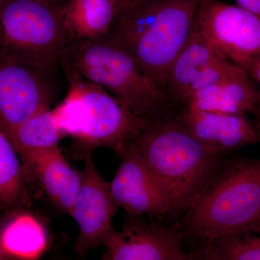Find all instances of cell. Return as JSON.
I'll use <instances>...</instances> for the list:
<instances>
[{
	"mask_svg": "<svg viewBox=\"0 0 260 260\" xmlns=\"http://www.w3.org/2000/svg\"><path fill=\"white\" fill-rule=\"evenodd\" d=\"M200 2L133 0L116 10L108 35L165 92L169 70L191 37Z\"/></svg>",
	"mask_w": 260,
	"mask_h": 260,
	"instance_id": "cell-2",
	"label": "cell"
},
{
	"mask_svg": "<svg viewBox=\"0 0 260 260\" xmlns=\"http://www.w3.org/2000/svg\"><path fill=\"white\" fill-rule=\"evenodd\" d=\"M119 156L120 164L110 183L119 206L133 217L162 219L173 215L167 189L139 152L128 143Z\"/></svg>",
	"mask_w": 260,
	"mask_h": 260,
	"instance_id": "cell-9",
	"label": "cell"
},
{
	"mask_svg": "<svg viewBox=\"0 0 260 260\" xmlns=\"http://www.w3.org/2000/svg\"><path fill=\"white\" fill-rule=\"evenodd\" d=\"M59 64L63 70L74 72L105 88L145 121L178 111L133 56L108 34L70 43Z\"/></svg>",
	"mask_w": 260,
	"mask_h": 260,
	"instance_id": "cell-3",
	"label": "cell"
},
{
	"mask_svg": "<svg viewBox=\"0 0 260 260\" xmlns=\"http://www.w3.org/2000/svg\"><path fill=\"white\" fill-rule=\"evenodd\" d=\"M185 260H218L213 254L206 243L202 242L201 245L196 246L188 252Z\"/></svg>",
	"mask_w": 260,
	"mask_h": 260,
	"instance_id": "cell-21",
	"label": "cell"
},
{
	"mask_svg": "<svg viewBox=\"0 0 260 260\" xmlns=\"http://www.w3.org/2000/svg\"><path fill=\"white\" fill-rule=\"evenodd\" d=\"M54 0H3L1 60L48 70L59 63L70 41L63 24V8Z\"/></svg>",
	"mask_w": 260,
	"mask_h": 260,
	"instance_id": "cell-6",
	"label": "cell"
},
{
	"mask_svg": "<svg viewBox=\"0 0 260 260\" xmlns=\"http://www.w3.org/2000/svg\"><path fill=\"white\" fill-rule=\"evenodd\" d=\"M5 135L17 152L54 148L65 137L50 107L36 113L16 129Z\"/></svg>",
	"mask_w": 260,
	"mask_h": 260,
	"instance_id": "cell-19",
	"label": "cell"
},
{
	"mask_svg": "<svg viewBox=\"0 0 260 260\" xmlns=\"http://www.w3.org/2000/svg\"><path fill=\"white\" fill-rule=\"evenodd\" d=\"M182 229L160 222L130 221L115 231L102 260H185Z\"/></svg>",
	"mask_w": 260,
	"mask_h": 260,
	"instance_id": "cell-12",
	"label": "cell"
},
{
	"mask_svg": "<svg viewBox=\"0 0 260 260\" xmlns=\"http://www.w3.org/2000/svg\"><path fill=\"white\" fill-rule=\"evenodd\" d=\"M54 1L57 2L59 1V0H54Z\"/></svg>",
	"mask_w": 260,
	"mask_h": 260,
	"instance_id": "cell-29",
	"label": "cell"
},
{
	"mask_svg": "<svg viewBox=\"0 0 260 260\" xmlns=\"http://www.w3.org/2000/svg\"><path fill=\"white\" fill-rule=\"evenodd\" d=\"M192 32L244 70L260 56V18L237 5L200 0Z\"/></svg>",
	"mask_w": 260,
	"mask_h": 260,
	"instance_id": "cell-7",
	"label": "cell"
},
{
	"mask_svg": "<svg viewBox=\"0 0 260 260\" xmlns=\"http://www.w3.org/2000/svg\"><path fill=\"white\" fill-rule=\"evenodd\" d=\"M252 114L254 116V126H255L258 133H259L260 135V98L257 107H256L255 111H254Z\"/></svg>",
	"mask_w": 260,
	"mask_h": 260,
	"instance_id": "cell-25",
	"label": "cell"
},
{
	"mask_svg": "<svg viewBox=\"0 0 260 260\" xmlns=\"http://www.w3.org/2000/svg\"><path fill=\"white\" fill-rule=\"evenodd\" d=\"M113 0H71L62 10L63 24L70 42L93 40L110 31L116 13Z\"/></svg>",
	"mask_w": 260,
	"mask_h": 260,
	"instance_id": "cell-17",
	"label": "cell"
},
{
	"mask_svg": "<svg viewBox=\"0 0 260 260\" xmlns=\"http://www.w3.org/2000/svg\"><path fill=\"white\" fill-rule=\"evenodd\" d=\"M236 5L260 18V0H235Z\"/></svg>",
	"mask_w": 260,
	"mask_h": 260,
	"instance_id": "cell-23",
	"label": "cell"
},
{
	"mask_svg": "<svg viewBox=\"0 0 260 260\" xmlns=\"http://www.w3.org/2000/svg\"><path fill=\"white\" fill-rule=\"evenodd\" d=\"M246 73L213 50L194 32L173 63L165 92L178 110L191 94L225 78Z\"/></svg>",
	"mask_w": 260,
	"mask_h": 260,
	"instance_id": "cell-10",
	"label": "cell"
},
{
	"mask_svg": "<svg viewBox=\"0 0 260 260\" xmlns=\"http://www.w3.org/2000/svg\"><path fill=\"white\" fill-rule=\"evenodd\" d=\"M64 71L68 93L52 109L61 133L76 140L87 153L107 148L120 155L145 121L105 88L74 72Z\"/></svg>",
	"mask_w": 260,
	"mask_h": 260,
	"instance_id": "cell-5",
	"label": "cell"
},
{
	"mask_svg": "<svg viewBox=\"0 0 260 260\" xmlns=\"http://www.w3.org/2000/svg\"><path fill=\"white\" fill-rule=\"evenodd\" d=\"M259 98L260 90L246 73L200 89L186 99L182 108L246 115L255 111Z\"/></svg>",
	"mask_w": 260,
	"mask_h": 260,
	"instance_id": "cell-15",
	"label": "cell"
},
{
	"mask_svg": "<svg viewBox=\"0 0 260 260\" xmlns=\"http://www.w3.org/2000/svg\"><path fill=\"white\" fill-rule=\"evenodd\" d=\"M45 70L1 60L0 131L9 134L36 113L50 107L51 90Z\"/></svg>",
	"mask_w": 260,
	"mask_h": 260,
	"instance_id": "cell-11",
	"label": "cell"
},
{
	"mask_svg": "<svg viewBox=\"0 0 260 260\" xmlns=\"http://www.w3.org/2000/svg\"><path fill=\"white\" fill-rule=\"evenodd\" d=\"M246 233H252V234H260V214L258 218L256 219L250 226L248 228Z\"/></svg>",
	"mask_w": 260,
	"mask_h": 260,
	"instance_id": "cell-24",
	"label": "cell"
},
{
	"mask_svg": "<svg viewBox=\"0 0 260 260\" xmlns=\"http://www.w3.org/2000/svg\"><path fill=\"white\" fill-rule=\"evenodd\" d=\"M84 156L81 184L70 215L79 229L74 252L82 259L91 249L106 246L115 232L113 219L120 208L113 198L110 184L98 172L91 153Z\"/></svg>",
	"mask_w": 260,
	"mask_h": 260,
	"instance_id": "cell-8",
	"label": "cell"
},
{
	"mask_svg": "<svg viewBox=\"0 0 260 260\" xmlns=\"http://www.w3.org/2000/svg\"><path fill=\"white\" fill-rule=\"evenodd\" d=\"M28 174L54 204L70 215L81 184V172L70 167L59 146L17 152Z\"/></svg>",
	"mask_w": 260,
	"mask_h": 260,
	"instance_id": "cell-14",
	"label": "cell"
},
{
	"mask_svg": "<svg viewBox=\"0 0 260 260\" xmlns=\"http://www.w3.org/2000/svg\"><path fill=\"white\" fill-rule=\"evenodd\" d=\"M13 143L0 131V205L2 209L17 210L25 204V169Z\"/></svg>",
	"mask_w": 260,
	"mask_h": 260,
	"instance_id": "cell-18",
	"label": "cell"
},
{
	"mask_svg": "<svg viewBox=\"0 0 260 260\" xmlns=\"http://www.w3.org/2000/svg\"><path fill=\"white\" fill-rule=\"evenodd\" d=\"M51 243L42 221L28 212L13 210L2 222L0 260H42Z\"/></svg>",
	"mask_w": 260,
	"mask_h": 260,
	"instance_id": "cell-16",
	"label": "cell"
},
{
	"mask_svg": "<svg viewBox=\"0 0 260 260\" xmlns=\"http://www.w3.org/2000/svg\"><path fill=\"white\" fill-rule=\"evenodd\" d=\"M42 260H59L58 259H53V258H49V259H43Z\"/></svg>",
	"mask_w": 260,
	"mask_h": 260,
	"instance_id": "cell-27",
	"label": "cell"
},
{
	"mask_svg": "<svg viewBox=\"0 0 260 260\" xmlns=\"http://www.w3.org/2000/svg\"><path fill=\"white\" fill-rule=\"evenodd\" d=\"M260 214V160L224 159L213 181L186 213L183 231L201 242L246 232Z\"/></svg>",
	"mask_w": 260,
	"mask_h": 260,
	"instance_id": "cell-4",
	"label": "cell"
},
{
	"mask_svg": "<svg viewBox=\"0 0 260 260\" xmlns=\"http://www.w3.org/2000/svg\"><path fill=\"white\" fill-rule=\"evenodd\" d=\"M177 112L145 121L129 143L167 189L173 215L189 212L224 160L223 155L195 139L177 119Z\"/></svg>",
	"mask_w": 260,
	"mask_h": 260,
	"instance_id": "cell-1",
	"label": "cell"
},
{
	"mask_svg": "<svg viewBox=\"0 0 260 260\" xmlns=\"http://www.w3.org/2000/svg\"><path fill=\"white\" fill-rule=\"evenodd\" d=\"M244 71L250 77L253 81L260 84V56L253 59L246 67Z\"/></svg>",
	"mask_w": 260,
	"mask_h": 260,
	"instance_id": "cell-22",
	"label": "cell"
},
{
	"mask_svg": "<svg viewBox=\"0 0 260 260\" xmlns=\"http://www.w3.org/2000/svg\"><path fill=\"white\" fill-rule=\"evenodd\" d=\"M218 260H260V237L237 233L205 241Z\"/></svg>",
	"mask_w": 260,
	"mask_h": 260,
	"instance_id": "cell-20",
	"label": "cell"
},
{
	"mask_svg": "<svg viewBox=\"0 0 260 260\" xmlns=\"http://www.w3.org/2000/svg\"><path fill=\"white\" fill-rule=\"evenodd\" d=\"M115 3L116 8L119 9V8H121L123 5H125L126 3H127L129 2V0H113Z\"/></svg>",
	"mask_w": 260,
	"mask_h": 260,
	"instance_id": "cell-26",
	"label": "cell"
},
{
	"mask_svg": "<svg viewBox=\"0 0 260 260\" xmlns=\"http://www.w3.org/2000/svg\"><path fill=\"white\" fill-rule=\"evenodd\" d=\"M177 119L203 146L223 155L260 143V135L246 114H222L181 108Z\"/></svg>",
	"mask_w": 260,
	"mask_h": 260,
	"instance_id": "cell-13",
	"label": "cell"
},
{
	"mask_svg": "<svg viewBox=\"0 0 260 260\" xmlns=\"http://www.w3.org/2000/svg\"><path fill=\"white\" fill-rule=\"evenodd\" d=\"M131 1H133V0H129V2H128V3H129V2H131Z\"/></svg>",
	"mask_w": 260,
	"mask_h": 260,
	"instance_id": "cell-28",
	"label": "cell"
}]
</instances>
